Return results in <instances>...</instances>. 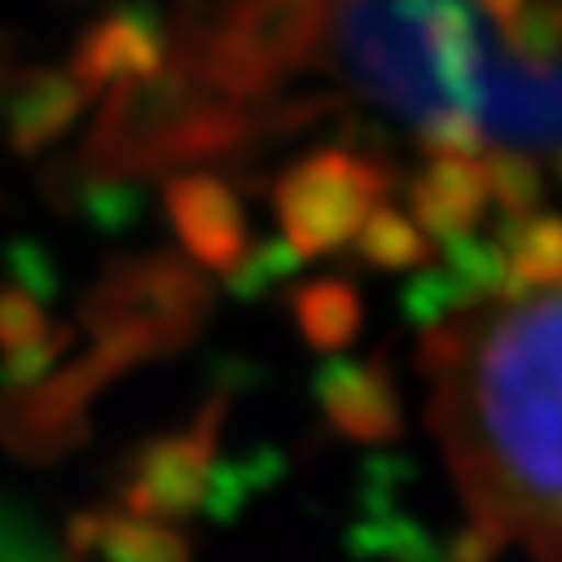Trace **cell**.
Here are the masks:
<instances>
[{
	"mask_svg": "<svg viewBox=\"0 0 562 562\" xmlns=\"http://www.w3.org/2000/svg\"><path fill=\"white\" fill-rule=\"evenodd\" d=\"M420 363L474 518L562 562V289L430 328Z\"/></svg>",
	"mask_w": 562,
	"mask_h": 562,
	"instance_id": "6da1fadb",
	"label": "cell"
},
{
	"mask_svg": "<svg viewBox=\"0 0 562 562\" xmlns=\"http://www.w3.org/2000/svg\"><path fill=\"white\" fill-rule=\"evenodd\" d=\"M341 45L359 85L416 128L479 120L492 54L470 0H346Z\"/></svg>",
	"mask_w": 562,
	"mask_h": 562,
	"instance_id": "7a4b0ae2",
	"label": "cell"
},
{
	"mask_svg": "<svg viewBox=\"0 0 562 562\" xmlns=\"http://www.w3.org/2000/svg\"><path fill=\"white\" fill-rule=\"evenodd\" d=\"M279 111L209 98L173 58L160 76L102 98L85 137V169L98 178H137L195 160H231L274 128Z\"/></svg>",
	"mask_w": 562,
	"mask_h": 562,
	"instance_id": "3957f363",
	"label": "cell"
},
{
	"mask_svg": "<svg viewBox=\"0 0 562 562\" xmlns=\"http://www.w3.org/2000/svg\"><path fill=\"white\" fill-rule=\"evenodd\" d=\"M390 169L372 156H355L346 147L311 151L289 165L274 182V213L284 239L302 261L341 252L355 244L363 222L390 195Z\"/></svg>",
	"mask_w": 562,
	"mask_h": 562,
	"instance_id": "277c9868",
	"label": "cell"
},
{
	"mask_svg": "<svg viewBox=\"0 0 562 562\" xmlns=\"http://www.w3.org/2000/svg\"><path fill=\"white\" fill-rule=\"evenodd\" d=\"M213 293L209 279L178 252H151L106 266V274L93 284V293L80 306V319L93 337L115 328L151 333L173 350H182L200 324L209 319Z\"/></svg>",
	"mask_w": 562,
	"mask_h": 562,
	"instance_id": "5b68a950",
	"label": "cell"
},
{
	"mask_svg": "<svg viewBox=\"0 0 562 562\" xmlns=\"http://www.w3.org/2000/svg\"><path fill=\"white\" fill-rule=\"evenodd\" d=\"M120 372L89 350L27 390H0V448L27 465L71 457L89 439V403Z\"/></svg>",
	"mask_w": 562,
	"mask_h": 562,
	"instance_id": "8992f818",
	"label": "cell"
},
{
	"mask_svg": "<svg viewBox=\"0 0 562 562\" xmlns=\"http://www.w3.org/2000/svg\"><path fill=\"white\" fill-rule=\"evenodd\" d=\"M231 390L213 394L187 430L160 435L143 443L128 457L120 501L128 518L143 522H169V518H191L204 501L209 470L217 461V439H222V420H226Z\"/></svg>",
	"mask_w": 562,
	"mask_h": 562,
	"instance_id": "52a82bcc",
	"label": "cell"
},
{
	"mask_svg": "<svg viewBox=\"0 0 562 562\" xmlns=\"http://www.w3.org/2000/svg\"><path fill=\"white\" fill-rule=\"evenodd\" d=\"M169 49H173V36H169L165 14L147 5V0H128V5L98 14L80 32L67 71L93 102L124 85H143L160 76L169 67Z\"/></svg>",
	"mask_w": 562,
	"mask_h": 562,
	"instance_id": "ba28073f",
	"label": "cell"
},
{
	"mask_svg": "<svg viewBox=\"0 0 562 562\" xmlns=\"http://www.w3.org/2000/svg\"><path fill=\"white\" fill-rule=\"evenodd\" d=\"M483 137H505L514 147H558L562 151V63L531 71L505 58H487Z\"/></svg>",
	"mask_w": 562,
	"mask_h": 562,
	"instance_id": "9c48e42d",
	"label": "cell"
},
{
	"mask_svg": "<svg viewBox=\"0 0 562 562\" xmlns=\"http://www.w3.org/2000/svg\"><path fill=\"white\" fill-rule=\"evenodd\" d=\"M165 213L195 270H231L248 248V217L231 182L217 173H173L165 182Z\"/></svg>",
	"mask_w": 562,
	"mask_h": 562,
	"instance_id": "30bf717a",
	"label": "cell"
},
{
	"mask_svg": "<svg viewBox=\"0 0 562 562\" xmlns=\"http://www.w3.org/2000/svg\"><path fill=\"white\" fill-rule=\"evenodd\" d=\"M315 403L324 420L350 443H385L403 430V403L398 385L385 363L372 359H328L311 376Z\"/></svg>",
	"mask_w": 562,
	"mask_h": 562,
	"instance_id": "8fae6325",
	"label": "cell"
},
{
	"mask_svg": "<svg viewBox=\"0 0 562 562\" xmlns=\"http://www.w3.org/2000/svg\"><path fill=\"white\" fill-rule=\"evenodd\" d=\"M412 222L430 244L448 248L474 239L487 213L483 156H430L426 169L407 178Z\"/></svg>",
	"mask_w": 562,
	"mask_h": 562,
	"instance_id": "7c38bea8",
	"label": "cell"
},
{
	"mask_svg": "<svg viewBox=\"0 0 562 562\" xmlns=\"http://www.w3.org/2000/svg\"><path fill=\"white\" fill-rule=\"evenodd\" d=\"M89 106L85 89L71 80V71L58 67H27L19 71L5 93H0V115H5V143L14 156L36 160L58 137L80 120Z\"/></svg>",
	"mask_w": 562,
	"mask_h": 562,
	"instance_id": "4fadbf2b",
	"label": "cell"
},
{
	"mask_svg": "<svg viewBox=\"0 0 562 562\" xmlns=\"http://www.w3.org/2000/svg\"><path fill=\"white\" fill-rule=\"evenodd\" d=\"M492 239H496V248H501V257H505L509 297L562 289V217H558V213L505 217ZM509 297H505V302H509Z\"/></svg>",
	"mask_w": 562,
	"mask_h": 562,
	"instance_id": "5bb4252c",
	"label": "cell"
},
{
	"mask_svg": "<svg viewBox=\"0 0 562 562\" xmlns=\"http://www.w3.org/2000/svg\"><path fill=\"white\" fill-rule=\"evenodd\" d=\"M289 311H293L306 346L319 355H341L363 324L359 293H355V284H346V279H311V284L293 289Z\"/></svg>",
	"mask_w": 562,
	"mask_h": 562,
	"instance_id": "9a60e30c",
	"label": "cell"
},
{
	"mask_svg": "<svg viewBox=\"0 0 562 562\" xmlns=\"http://www.w3.org/2000/svg\"><path fill=\"white\" fill-rule=\"evenodd\" d=\"M284 470H289V461H284V452H274V448H252V452L213 461L200 514H209L213 522L239 518L261 492H270L279 479H284Z\"/></svg>",
	"mask_w": 562,
	"mask_h": 562,
	"instance_id": "2e32d148",
	"label": "cell"
},
{
	"mask_svg": "<svg viewBox=\"0 0 562 562\" xmlns=\"http://www.w3.org/2000/svg\"><path fill=\"white\" fill-rule=\"evenodd\" d=\"M63 195L89 217V226H98L102 235H124L143 222L147 213V191L133 178H98V173H76L71 182H63Z\"/></svg>",
	"mask_w": 562,
	"mask_h": 562,
	"instance_id": "e0dca14e",
	"label": "cell"
},
{
	"mask_svg": "<svg viewBox=\"0 0 562 562\" xmlns=\"http://www.w3.org/2000/svg\"><path fill=\"white\" fill-rule=\"evenodd\" d=\"M350 248L363 266H376V270H416V266H426L430 252H435V244L416 231V222L407 213L390 209V204H381L363 222V231L355 235Z\"/></svg>",
	"mask_w": 562,
	"mask_h": 562,
	"instance_id": "ac0fdd59",
	"label": "cell"
},
{
	"mask_svg": "<svg viewBox=\"0 0 562 562\" xmlns=\"http://www.w3.org/2000/svg\"><path fill=\"white\" fill-rule=\"evenodd\" d=\"M98 553L102 562H191V544L182 531H173L169 522H143L128 514H106Z\"/></svg>",
	"mask_w": 562,
	"mask_h": 562,
	"instance_id": "d6986e66",
	"label": "cell"
},
{
	"mask_svg": "<svg viewBox=\"0 0 562 562\" xmlns=\"http://www.w3.org/2000/svg\"><path fill=\"white\" fill-rule=\"evenodd\" d=\"M483 182H487V204L501 209V222L505 217H531L540 213V200H544V173L531 156L522 151H492L483 156Z\"/></svg>",
	"mask_w": 562,
	"mask_h": 562,
	"instance_id": "ffe728a7",
	"label": "cell"
},
{
	"mask_svg": "<svg viewBox=\"0 0 562 562\" xmlns=\"http://www.w3.org/2000/svg\"><path fill=\"white\" fill-rule=\"evenodd\" d=\"M518 67L544 71L562 63V0H527L522 14L501 32Z\"/></svg>",
	"mask_w": 562,
	"mask_h": 562,
	"instance_id": "44dd1931",
	"label": "cell"
},
{
	"mask_svg": "<svg viewBox=\"0 0 562 562\" xmlns=\"http://www.w3.org/2000/svg\"><path fill=\"white\" fill-rule=\"evenodd\" d=\"M302 266H306V261H302L284 239H261V244H248V248L239 252V261L222 274V284H226L231 297L257 302V297H266L270 289L289 284V279H293Z\"/></svg>",
	"mask_w": 562,
	"mask_h": 562,
	"instance_id": "7402d4cb",
	"label": "cell"
},
{
	"mask_svg": "<svg viewBox=\"0 0 562 562\" xmlns=\"http://www.w3.org/2000/svg\"><path fill=\"white\" fill-rule=\"evenodd\" d=\"M49 328L54 324L45 315V302H36L14 284H0V355L36 346L41 337H49Z\"/></svg>",
	"mask_w": 562,
	"mask_h": 562,
	"instance_id": "603a6c76",
	"label": "cell"
},
{
	"mask_svg": "<svg viewBox=\"0 0 562 562\" xmlns=\"http://www.w3.org/2000/svg\"><path fill=\"white\" fill-rule=\"evenodd\" d=\"M5 284L32 293L36 302H54V297H58L54 257H49L36 239H10V244H5Z\"/></svg>",
	"mask_w": 562,
	"mask_h": 562,
	"instance_id": "cb8c5ba5",
	"label": "cell"
},
{
	"mask_svg": "<svg viewBox=\"0 0 562 562\" xmlns=\"http://www.w3.org/2000/svg\"><path fill=\"white\" fill-rule=\"evenodd\" d=\"M54 544L45 531L10 501H0V562H54Z\"/></svg>",
	"mask_w": 562,
	"mask_h": 562,
	"instance_id": "d4e9b609",
	"label": "cell"
},
{
	"mask_svg": "<svg viewBox=\"0 0 562 562\" xmlns=\"http://www.w3.org/2000/svg\"><path fill=\"white\" fill-rule=\"evenodd\" d=\"M106 514H111V509H80V514L67 522V536H63V553H67L71 562H76V558H89V553H98V540H102Z\"/></svg>",
	"mask_w": 562,
	"mask_h": 562,
	"instance_id": "484cf974",
	"label": "cell"
},
{
	"mask_svg": "<svg viewBox=\"0 0 562 562\" xmlns=\"http://www.w3.org/2000/svg\"><path fill=\"white\" fill-rule=\"evenodd\" d=\"M522 5H527V0H474V10H479L496 32H505V27L522 14Z\"/></svg>",
	"mask_w": 562,
	"mask_h": 562,
	"instance_id": "4316f807",
	"label": "cell"
},
{
	"mask_svg": "<svg viewBox=\"0 0 562 562\" xmlns=\"http://www.w3.org/2000/svg\"><path fill=\"white\" fill-rule=\"evenodd\" d=\"M5 54L10 49H5V41H0V93H5Z\"/></svg>",
	"mask_w": 562,
	"mask_h": 562,
	"instance_id": "83f0119b",
	"label": "cell"
},
{
	"mask_svg": "<svg viewBox=\"0 0 562 562\" xmlns=\"http://www.w3.org/2000/svg\"><path fill=\"white\" fill-rule=\"evenodd\" d=\"M553 178H558V187H562V151H558V160H553Z\"/></svg>",
	"mask_w": 562,
	"mask_h": 562,
	"instance_id": "f1b7e54d",
	"label": "cell"
},
{
	"mask_svg": "<svg viewBox=\"0 0 562 562\" xmlns=\"http://www.w3.org/2000/svg\"><path fill=\"white\" fill-rule=\"evenodd\" d=\"M54 562H67V558H54Z\"/></svg>",
	"mask_w": 562,
	"mask_h": 562,
	"instance_id": "f546056e",
	"label": "cell"
}]
</instances>
